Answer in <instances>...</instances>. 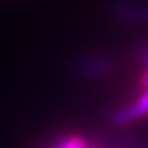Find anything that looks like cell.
<instances>
[{
  "mask_svg": "<svg viewBox=\"0 0 148 148\" xmlns=\"http://www.w3.org/2000/svg\"><path fill=\"white\" fill-rule=\"evenodd\" d=\"M148 114V91L138 99L135 103H132L131 106L122 108L115 111L111 115V121L114 124H128L130 121L144 116Z\"/></svg>",
  "mask_w": 148,
  "mask_h": 148,
  "instance_id": "1",
  "label": "cell"
},
{
  "mask_svg": "<svg viewBox=\"0 0 148 148\" xmlns=\"http://www.w3.org/2000/svg\"><path fill=\"white\" fill-rule=\"evenodd\" d=\"M141 20L148 22V4L141 6Z\"/></svg>",
  "mask_w": 148,
  "mask_h": 148,
  "instance_id": "6",
  "label": "cell"
},
{
  "mask_svg": "<svg viewBox=\"0 0 148 148\" xmlns=\"http://www.w3.org/2000/svg\"><path fill=\"white\" fill-rule=\"evenodd\" d=\"M53 148H85V143H84V140H81L78 137H72V138L62 141L60 144H58Z\"/></svg>",
  "mask_w": 148,
  "mask_h": 148,
  "instance_id": "4",
  "label": "cell"
},
{
  "mask_svg": "<svg viewBox=\"0 0 148 148\" xmlns=\"http://www.w3.org/2000/svg\"><path fill=\"white\" fill-rule=\"evenodd\" d=\"M111 13L122 20V22H137L141 20V6L128 3V1H118L111 7Z\"/></svg>",
  "mask_w": 148,
  "mask_h": 148,
  "instance_id": "3",
  "label": "cell"
},
{
  "mask_svg": "<svg viewBox=\"0 0 148 148\" xmlns=\"http://www.w3.org/2000/svg\"><path fill=\"white\" fill-rule=\"evenodd\" d=\"M112 69V63L108 59L95 58V59H85L81 60L76 66V71L82 76H98L108 73Z\"/></svg>",
  "mask_w": 148,
  "mask_h": 148,
  "instance_id": "2",
  "label": "cell"
},
{
  "mask_svg": "<svg viewBox=\"0 0 148 148\" xmlns=\"http://www.w3.org/2000/svg\"><path fill=\"white\" fill-rule=\"evenodd\" d=\"M141 85H143L144 88H147L148 89V71L144 73V76L141 78Z\"/></svg>",
  "mask_w": 148,
  "mask_h": 148,
  "instance_id": "7",
  "label": "cell"
},
{
  "mask_svg": "<svg viewBox=\"0 0 148 148\" xmlns=\"http://www.w3.org/2000/svg\"><path fill=\"white\" fill-rule=\"evenodd\" d=\"M137 56L140 62H143V65H145L148 68V45H141L137 49Z\"/></svg>",
  "mask_w": 148,
  "mask_h": 148,
  "instance_id": "5",
  "label": "cell"
}]
</instances>
